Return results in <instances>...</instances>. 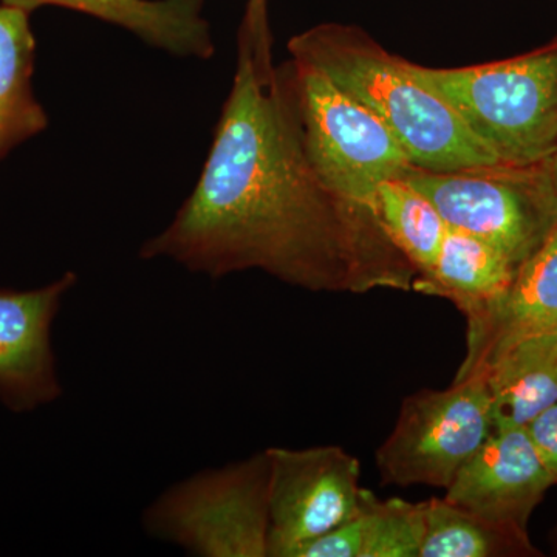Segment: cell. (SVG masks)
<instances>
[{
    "instance_id": "obj_1",
    "label": "cell",
    "mask_w": 557,
    "mask_h": 557,
    "mask_svg": "<svg viewBox=\"0 0 557 557\" xmlns=\"http://www.w3.org/2000/svg\"><path fill=\"white\" fill-rule=\"evenodd\" d=\"M212 278L260 270L309 292H413L418 271L373 209L325 185L287 79L239 30L233 86L197 185L139 248Z\"/></svg>"
},
{
    "instance_id": "obj_10",
    "label": "cell",
    "mask_w": 557,
    "mask_h": 557,
    "mask_svg": "<svg viewBox=\"0 0 557 557\" xmlns=\"http://www.w3.org/2000/svg\"><path fill=\"white\" fill-rule=\"evenodd\" d=\"M76 281L70 271L44 288L0 289V395L17 408L49 403L61 394L50 330Z\"/></svg>"
},
{
    "instance_id": "obj_12",
    "label": "cell",
    "mask_w": 557,
    "mask_h": 557,
    "mask_svg": "<svg viewBox=\"0 0 557 557\" xmlns=\"http://www.w3.org/2000/svg\"><path fill=\"white\" fill-rule=\"evenodd\" d=\"M32 13L40 7H62L116 25L143 42L172 57L208 61L214 57L205 0H0Z\"/></svg>"
},
{
    "instance_id": "obj_17",
    "label": "cell",
    "mask_w": 557,
    "mask_h": 557,
    "mask_svg": "<svg viewBox=\"0 0 557 557\" xmlns=\"http://www.w3.org/2000/svg\"><path fill=\"white\" fill-rule=\"evenodd\" d=\"M372 209L392 244L416 267L418 277L426 276L449 230L438 209L405 178L380 183Z\"/></svg>"
},
{
    "instance_id": "obj_2",
    "label": "cell",
    "mask_w": 557,
    "mask_h": 557,
    "mask_svg": "<svg viewBox=\"0 0 557 557\" xmlns=\"http://www.w3.org/2000/svg\"><path fill=\"white\" fill-rule=\"evenodd\" d=\"M289 58L322 70L341 90L372 110L412 166L424 171L500 163L456 112L410 72L408 61L354 25H317L293 36Z\"/></svg>"
},
{
    "instance_id": "obj_6",
    "label": "cell",
    "mask_w": 557,
    "mask_h": 557,
    "mask_svg": "<svg viewBox=\"0 0 557 557\" xmlns=\"http://www.w3.org/2000/svg\"><path fill=\"white\" fill-rule=\"evenodd\" d=\"M270 468L265 450L171 487L145 515L152 536L197 556H269Z\"/></svg>"
},
{
    "instance_id": "obj_21",
    "label": "cell",
    "mask_w": 557,
    "mask_h": 557,
    "mask_svg": "<svg viewBox=\"0 0 557 557\" xmlns=\"http://www.w3.org/2000/svg\"><path fill=\"white\" fill-rule=\"evenodd\" d=\"M553 170H555V175H556V180H557V150H556L555 157H553Z\"/></svg>"
},
{
    "instance_id": "obj_19",
    "label": "cell",
    "mask_w": 557,
    "mask_h": 557,
    "mask_svg": "<svg viewBox=\"0 0 557 557\" xmlns=\"http://www.w3.org/2000/svg\"><path fill=\"white\" fill-rule=\"evenodd\" d=\"M531 442L557 483V403L527 424Z\"/></svg>"
},
{
    "instance_id": "obj_9",
    "label": "cell",
    "mask_w": 557,
    "mask_h": 557,
    "mask_svg": "<svg viewBox=\"0 0 557 557\" xmlns=\"http://www.w3.org/2000/svg\"><path fill=\"white\" fill-rule=\"evenodd\" d=\"M555 485L525 428L496 429L446 490V498L480 518L522 528Z\"/></svg>"
},
{
    "instance_id": "obj_4",
    "label": "cell",
    "mask_w": 557,
    "mask_h": 557,
    "mask_svg": "<svg viewBox=\"0 0 557 557\" xmlns=\"http://www.w3.org/2000/svg\"><path fill=\"white\" fill-rule=\"evenodd\" d=\"M405 180L432 201L449 228L487 242L518 269L557 226L553 160L443 172L413 166Z\"/></svg>"
},
{
    "instance_id": "obj_16",
    "label": "cell",
    "mask_w": 557,
    "mask_h": 557,
    "mask_svg": "<svg viewBox=\"0 0 557 557\" xmlns=\"http://www.w3.org/2000/svg\"><path fill=\"white\" fill-rule=\"evenodd\" d=\"M30 13L0 3V156L47 127V115L33 97L36 40Z\"/></svg>"
},
{
    "instance_id": "obj_8",
    "label": "cell",
    "mask_w": 557,
    "mask_h": 557,
    "mask_svg": "<svg viewBox=\"0 0 557 557\" xmlns=\"http://www.w3.org/2000/svg\"><path fill=\"white\" fill-rule=\"evenodd\" d=\"M269 556L296 549L332 533L361 509V463L339 446L270 448Z\"/></svg>"
},
{
    "instance_id": "obj_13",
    "label": "cell",
    "mask_w": 557,
    "mask_h": 557,
    "mask_svg": "<svg viewBox=\"0 0 557 557\" xmlns=\"http://www.w3.org/2000/svg\"><path fill=\"white\" fill-rule=\"evenodd\" d=\"M479 376L490 391L496 429L527 428L557 403V333L515 341Z\"/></svg>"
},
{
    "instance_id": "obj_3",
    "label": "cell",
    "mask_w": 557,
    "mask_h": 557,
    "mask_svg": "<svg viewBox=\"0 0 557 557\" xmlns=\"http://www.w3.org/2000/svg\"><path fill=\"white\" fill-rule=\"evenodd\" d=\"M500 163L536 164L557 150V38L511 60L434 69L408 61Z\"/></svg>"
},
{
    "instance_id": "obj_14",
    "label": "cell",
    "mask_w": 557,
    "mask_h": 557,
    "mask_svg": "<svg viewBox=\"0 0 557 557\" xmlns=\"http://www.w3.org/2000/svg\"><path fill=\"white\" fill-rule=\"evenodd\" d=\"M516 273L518 267L496 247L449 228L435 265L426 276L417 278L413 292L448 299L469 319L497 302Z\"/></svg>"
},
{
    "instance_id": "obj_15",
    "label": "cell",
    "mask_w": 557,
    "mask_h": 557,
    "mask_svg": "<svg viewBox=\"0 0 557 557\" xmlns=\"http://www.w3.org/2000/svg\"><path fill=\"white\" fill-rule=\"evenodd\" d=\"M424 504L381 500L366 490L354 519L296 549L293 557H420Z\"/></svg>"
},
{
    "instance_id": "obj_5",
    "label": "cell",
    "mask_w": 557,
    "mask_h": 557,
    "mask_svg": "<svg viewBox=\"0 0 557 557\" xmlns=\"http://www.w3.org/2000/svg\"><path fill=\"white\" fill-rule=\"evenodd\" d=\"M282 70L319 177L341 196L372 208L380 183L405 178L412 170L409 157L386 124L322 70L296 58Z\"/></svg>"
},
{
    "instance_id": "obj_11",
    "label": "cell",
    "mask_w": 557,
    "mask_h": 557,
    "mask_svg": "<svg viewBox=\"0 0 557 557\" xmlns=\"http://www.w3.org/2000/svg\"><path fill=\"white\" fill-rule=\"evenodd\" d=\"M467 324V355L456 381L479 376L515 341L557 333V226L519 267L505 295Z\"/></svg>"
},
{
    "instance_id": "obj_20",
    "label": "cell",
    "mask_w": 557,
    "mask_h": 557,
    "mask_svg": "<svg viewBox=\"0 0 557 557\" xmlns=\"http://www.w3.org/2000/svg\"><path fill=\"white\" fill-rule=\"evenodd\" d=\"M240 30L247 33L259 50L273 53V36L269 21V0H247Z\"/></svg>"
},
{
    "instance_id": "obj_7",
    "label": "cell",
    "mask_w": 557,
    "mask_h": 557,
    "mask_svg": "<svg viewBox=\"0 0 557 557\" xmlns=\"http://www.w3.org/2000/svg\"><path fill=\"white\" fill-rule=\"evenodd\" d=\"M494 432L493 401L482 376L454 380L443 391H418L403 401L394 431L376 450L381 480L448 490Z\"/></svg>"
},
{
    "instance_id": "obj_18",
    "label": "cell",
    "mask_w": 557,
    "mask_h": 557,
    "mask_svg": "<svg viewBox=\"0 0 557 557\" xmlns=\"http://www.w3.org/2000/svg\"><path fill=\"white\" fill-rule=\"evenodd\" d=\"M424 504V534L420 557H491L519 541L518 528L500 525L458 507L448 498Z\"/></svg>"
}]
</instances>
